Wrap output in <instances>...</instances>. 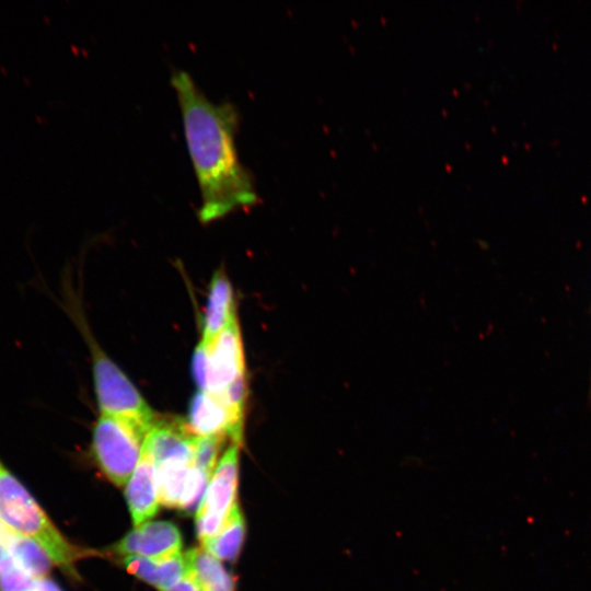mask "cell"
<instances>
[{
	"label": "cell",
	"instance_id": "6da1fadb",
	"mask_svg": "<svg viewBox=\"0 0 591 591\" xmlns=\"http://www.w3.org/2000/svg\"><path fill=\"white\" fill-rule=\"evenodd\" d=\"M183 117L188 151L201 193L198 218L208 223L258 202L251 171L239 159L240 115L228 102H212L184 70L171 77Z\"/></svg>",
	"mask_w": 591,
	"mask_h": 591
},
{
	"label": "cell",
	"instance_id": "7a4b0ae2",
	"mask_svg": "<svg viewBox=\"0 0 591 591\" xmlns=\"http://www.w3.org/2000/svg\"><path fill=\"white\" fill-rule=\"evenodd\" d=\"M0 523L39 545L55 565L73 571L84 552L69 543L27 489L0 462Z\"/></svg>",
	"mask_w": 591,
	"mask_h": 591
},
{
	"label": "cell",
	"instance_id": "3957f363",
	"mask_svg": "<svg viewBox=\"0 0 591 591\" xmlns=\"http://www.w3.org/2000/svg\"><path fill=\"white\" fill-rule=\"evenodd\" d=\"M92 352L94 390L102 415L127 421L146 433L155 420V413L128 376L100 349L89 341Z\"/></svg>",
	"mask_w": 591,
	"mask_h": 591
},
{
	"label": "cell",
	"instance_id": "277c9868",
	"mask_svg": "<svg viewBox=\"0 0 591 591\" xmlns=\"http://www.w3.org/2000/svg\"><path fill=\"white\" fill-rule=\"evenodd\" d=\"M147 433L121 419L101 415L94 425L92 449L107 478L124 486L131 477L141 456Z\"/></svg>",
	"mask_w": 591,
	"mask_h": 591
},
{
	"label": "cell",
	"instance_id": "5b68a950",
	"mask_svg": "<svg viewBox=\"0 0 591 591\" xmlns=\"http://www.w3.org/2000/svg\"><path fill=\"white\" fill-rule=\"evenodd\" d=\"M240 445L232 442L222 454L196 510V530L200 541L215 536L221 530L236 502Z\"/></svg>",
	"mask_w": 591,
	"mask_h": 591
},
{
	"label": "cell",
	"instance_id": "8992f818",
	"mask_svg": "<svg viewBox=\"0 0 591 591\" xmlns=\"http://www.w3.org/2000/svg\"><path fill=\"white\" fill-rule=\"evenodd\" d=\"M210 478L194 462L166 461L158 464L160 505L185 511L194 510L200 505Z\"/></svg>",
	"mask_w": 591,
	"mask_h": 591
},
{
	"label": "cell",
	"instance_id": "52a82bcc",
	"mask_svg": "<svg viewBox=\"0 0 591 591\" xmlns=\"http://www.w3.org/2000/svg\"><path fill=\"white\" fill-rule=\"evenodd\" d=\"M245 375L244 354L236 314L209 348L207 390L219 394Z\"/></svg>",
	"mask_w": 591,
	"mask_h": 591
},
{
	"label": "cell",
	"instance_id": "ba28073f",
	"mask_svg": "<svg viewBox=\"0 0 591 591\" xmlns=\"http://www.w3.org/2000/svg\"><path fill=\"white\" fill-rule=\"evenodd\" d=\"M244 418L235 415L208 391H199L190 399L187 426L197 437H230L242 443Z\"/></svg>",
	"mask_w": 591,
	"mask_h": 591
},
{
	"label": "cell",
	"instance_id": "9c48e42d",
	"mask_svg": "<svg viewBox=\"0 0 591 591\" xmlns=\"http://www.w3.org/2000/svg\"><path fill=\"white\" fill-rule=\"evenodd\" d=\"M182 535L169 521H148L135 526L114 546V552L125 556L162 559L181 554Z\"/></svg>",
	"mask_w": 591,
	"mask_h": 591
},
{
	"label": "cell",
	"instance_id": "30bf717a",
	"mask_svg": "<svg viewBox=\"0 0 591 591\" xmlns=\"http://www.w3.org/2000/svg\"><path fill=\"white\" fill-rule=\"evenodd\" d=\"M197 438L182 420L158 418L146 436L143 448L155 465L166 461L194 462Z\"/></svg>",
	"mask_w": 591,
	"mask_h": 591
},
{
	"label": "cell",
	"instance_id": "8fae6325",
	"mask_svg": "<svg viewBox=\"0 0 591 591\" xmlns=\"http://www.w3.org/2000/svg\"><path fill=\"white\" fill-rule=\"evenodd\" d=\"M126 499L135 526L148 522L158 513L160 500L157 465L143 445L140 460L127 483Z\"/></svg>",
	"mask_w": 591,
	"mask_h": 591
},
{
	"label": "cell",
	"instance_id": "7c38bea8",
	"mask_svg": "<svg viewBox=\"0 0 591 591\" xmlns=\"http://www.w3.org/2000/svg\"><path fill=\"white\" fill-rule=\"evenodd\" d=\"M235 314L232 286L225 274L218 271L209 286L201 340L211 345Z\"/></svg>",
	"mask_w": 591,
	"mask_h": 591
},
{
	"label": "cell",
	"instance_id": "4fadbf2b",
	"mask_svg": "<svg viewBox=\"0 0 591 591\" xmlns=\"http://www.w3.org/2000/svg\"><path fill=\"white\" fill-rule=\"evenodd\" d=\"M123 564L130 573L160 591H165L173 587L186 571L185 557L182 554L162 559L131 555L125 556Z\"/></svg>",
	"mask_w": 591,
	"mask_h": 591
},
{
	"label": "cell",
	"instance_id": "5bb4252c",
	"mask_svg": "<svg viewBox=\"0 0 591 591\" xmlns=\"http://www.w3.org/2000/svg\"><path fill=\"white\" fill-rule=\"evenodd\" d=\"M186 570L194 578L200 591H234L232 576L220 559L202 547H195L184 555Z\"/></svg>",
	"mask_w": 591,
	"mask_h": 591
},
{
	"label": "cell",
	"instance_id": "9a60e30c",
	"mask_svg": "<svg viewBox=\"0 0 591 591\" xmlns=\"http://www.w3.org/2000/svg\"><path fill=\"white\" fill-rule=\"evenodd\" d=\"M245 536V521L235 502L221 530L212 537L200 541L201 547L220 560L233 561L239 556Z\"/></svg>",
	"mask_w": 591,
	"mask_h": 591
},
{
	"label": "cell",
	"instance_id": "2e32d148",
	"mask_svg": "<svg viewBox=\"0 0 591 591\" xmlns=\"http://www.w3.org/2000/svg\"><path fill=\"white\" fill-rule=\"evenodd\" d=\"M225 437H198L195 447L194 464L212 476Z\"/></svg>",
	"mask_w": 591,
	"mask_h": 591
},
{
	"label": "cell",
	"instance_id": "e0dca14e",
	"mask_svg": "<svg viewBox=\"0 0 591 591\" xmlns=\"http://www.w3.org/2000/svg\"><path fill=\"white\" fill-rule=\"evenodd\" d=\"M209 348L210 345L200 340L193 355L192 372L199 391L207 390Z\"/></svg>",
	"mask_w": 591,
	"mask_h": 591
},
{
	"label": "cell",
	"instance_id": "ac0fdd59",
	"mask_svg": "<svg viewBox=\"0 0 591 591\" xmlns=\"http://www.w3.org/2000/svg\"><path fill=\"white\" fill-rule=\"evenodd\" d=\"M165 591H200V589L190 573L186 570L181 580Z\"/></svg>",
	"mask_w": 591,
	"mask_h": 591
},
{
	"label": "cell",
	"instance_id": "d6986e66",
	"mask_svg": "<svg viewBox=\"0 0 591 591\" xmlns=\"http://www.w3.org/2000/svg\"><path fill=\"white\" fill-rule=\"evenodd\" d=\"M25 591H61L55 582L47 577L38 578L35 582Z\"/></svg>",
	"mask_w": 591,
	"mask_h": 591
}]
</instances>
